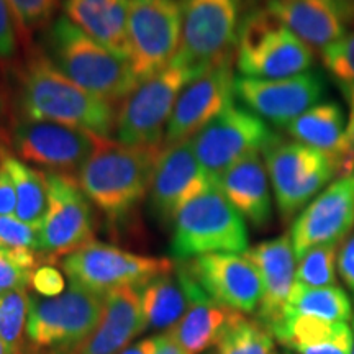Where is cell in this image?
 Wrapping results in <instances>:
<instances>
[{"mask_svg":"<svg viewBox=\"0 0 354 354\" xmlns=\"http://www.w3.org/2000/svg\"><path fill=\"white\" fill-rule=\"evenodd\" d=\"M20 117L61 123L110 138L117 110L66 77L43 53L35 51L19 74Z\"/></svg>","mask_w":354,"mask_h":354,"instance_id":"1","label":"cell"},{"mask_svg":"<svg viewBox=\"0 0 354 354\" xmlns=\"http://www.w3.org/2000/svg\"><path fill=\"white\" fill-rule=\"evenodd\" d=\"M46 56L66 77L100 99L118 104L138 87L130 61L102 46L68 17L48 30Z\"/></svg>","mask_w":354,"mask_h":354,"instance_id":"2","label":"cell"},{"mask_svg":"<svg viewBox=\"0 0 354 354\" xmlns=\"http://www.w3.org/2000/svg\"><path fill=\"white\" fill-rule=\"evenodd\" d=\"M162 149L131 148L107 138L84 165L77 183L109 218H122L143 201Z\"/></svg>","mask_w":354,"mask_h":354,"instance_id":"3","label":"cell"},{"mask_svg":"<svg viewBox=\"0 0 354 354\" xmlns=\"http://www.w3.org/2000/svg\"><path fill=\"white\" fill-rule=\"evenodd\" d=\"M105 294L69 282L57 297L30 294L26 354H71L94 333Z\"/></svg>","mask_w":354,"mask_h":354,"instance_id":"4","label":"cell"},{"mask_svg":"<svg viewBox=\"0 0 354 354\" xmlns=\"http://www.w3.org/2000/svg\"><path fill=\"white\" fill-rule=\"evenodd\" d=\"M201 73L203 71L174 57L167 68L138 84L117 110L115 135L118 143L131 148H165L176 102L184 87Z\"/></svg>","mask_w":354,"mask_h":354,"instance_id":"5","label":"cell"},{"mask_svg":"<svg viewBox=\"0 0 354 354\" xmlns=\"http://www.w3.org/2000/svg\"><path fill=\"white\" fill-rule=\"evenodd\" d=\"M171 253L176 259H194L203 254L248 251L246 220L214 187L189 201L172 220Z\"/></svg>","mask_w":354,"mask_h":354,"instance_id":"6","label":"cell"},{"mask_svg":"<svg viewBox=\"0 0 354 354\" xmlns=\"http://www.w3.org/2000/svg\"><path fill=\"white\" fill-rule=\"evenodd\" d=\"M312 50L268 10L243 21L236 41V68L243 77L282 79L310 71Z\"/></svg>","mask_w":354,"mask_h":354,"instance_id":"7","label":"cell"},{"mask_svg":"<svg viewBox=\"0 0 354 354\" xmlns=\"http://www.w3.org/2000/svg\"><path fill=\"white\" fill-rule=\"evenodd\" d=\"M263 154L279 214L286 221L300 214L338 176L328 154L299 141L276 136Z\"/></svg>","mask_w":354,"mask_h":354,"instance_id":"8","label":"cell"},{"mask_svg":"<svg viewBox=\"0 0 354 354\" xmlns=\"http://www.w3.org/2000/svg\"><path fill=\"white\" fill-rule=\"evenodd\" d=\"M183 33L176 57L198 71L232 63L241 0H180Z\"/></svg>","mask_w":354,"mask_h":354,"instance_id":"9","label":"cell"},{"mask_svg":"<svg viewBox=\"0 0 354 354\" xmlns=\"http://www.w3.org/2000/svg\"><path fill=\"white\" fill-rule=\"evenodd\" d=\"M63 269L69 282L97 294H107L120 287L141 289L153 279L171 272L174 263L94 241L64 256Z\"/></svg>","mask_w":354,"mask_h":354,"instance_id":"10","label":"cell"},{"mask_svg":"<svg viewBox=\"0 0 354 354\" xmlns=\"http://www.w3.org/2000/svg\"><path fill=\"white\" fill-rule=\"evenodd\" d=\"M180 33L183 8L179 0H130L128 61L138 84L174 61Z\"/></svg>","mask_w":354,"mask_h":354,"instance_id":"11","label":"cell"},{"mask_svg":"<svg viewBox=\"0 0 354 354\" xmlns=\"http://www.w3.org/2000/svg\"><path fill=\"white\" fill-rule=\"evenodd\" d=\"M107 138L61 123L30 120L13 122L10 143L17 156L48 172L73 176L97 153Z\"/></svg>","mask_w":354,"mask_h":354,"instance_id":"12","label":"cell"},{"mask_svg":"<svg viewBox=\"0 0 354 354\" xmlns=\"http://www.w3.org/2000/svg\"><path fill=\"white\" fill-rule=\"evenodd\" d=\"M274 138L263 118L233 104L190 141L201 165L215 179L243 158L264 151Z\"/></svg>","mask_w":354,"mask_h":354,"instance_id":"13","label":"cell"},{"mask_svg":"<svg viewBox=\"0 0 354 354\" xmlns=\"http://www.w3.org/2000/svg\"><path fill=\"white\" fill-rule=\"evenodd\" d=\"M50 207L39 227V253L46 259L68 256L94 243L88 198L73 176L46 172Z\"/></svg>","mask_w":354,"mask_h":354,"instance_id":"14","label":"cell"},{"mask_svg":"<svg viewBox=\"0 0 354 354\" xmlns=\"http://www.w3.org/2000/svg\"><path fill=\"white\" fill-rule=\"evenodd\" d=\"M325 92V79L307 71L299 76L282 79L236 77L234 95L248 110L264 122L287 128L295 118L317 105Z\"/></svg>","mask_w":354,"mask_h":354,"instance_id":"15","label":"cell"},{"mask_svg":"<svg viewBox=\"0 0 354 354\" xmlns=\"http://www.w3.org/2000/svg\"><path fill=\"white\" fill-rule=\"evenodd\" d=\"M354 228V174L326 185L297 215L290 228L295 258L322 245H339Z\"/></svg>","mask_w":354,"mask_h":354,"instance_id":"16","label":"cell"},{"mask_svg":"<svg viewBox=\"0 0 354 354\" xmlns=\"http://www.w3.org/2000/svg\"><path fill=\"white\" fill-rule=\"evenodd\" d=\"M234 77L232 63L209 68L180 92L166 130L165 146L192 140L198 131L233 105Z\"/></svg>","mask_w":354,"mask_h":354,"instance_id":"17","label":"cell"},{"mask_svg":"<svg viewBox=\"0 0 354 354\" xmlns=\"http://www.w3.org/2000/svg\"><path fill=\"white\" fill-rule=\"evenodd\" d=\"M214 187L215 179L197 159L192 141L167 145L159 154L149 187L154 214L172 223L185 203Z\"/></svg>","mask_w":354,"mask_h":354,"instance_id":"18","label":"cell"},{"mask_svg":"<svg viewBox=\"0 0 354 354\" xmlns=\"http://www.w3.org/2000/svg\"><path fill=\"white\" fill-rule=\"evenodd\" d=\"M189 272L212 299L241 313L258 310L263 294L253 261L238 253H214L190 259Z\"/></svg>","mask_w":354,"mask_h":354,"instance_id":"19","label":"cell"},{"mask_svg":"<svg viewBox=\"0 0 354 354\" xmlns=\"http://www.w3.org/2000/svg\"><path fill=\"white\" fill-rule=\"evenodd\" d=\"M266 10L317 50L344 37L354 24V0H268Z\"/></svg>","mask_w":354,"mask_h":354,"instance_id":"20","label":"cell"},{"mask_svg":"<svg viewBox=\"0 0 354 354\" xmlns=\"http://www.w3.org/2000/svg\"><path fill=\"white\" fill-rule=\"evenodd\" d=\"M258 268L263 294L256 312L258 322L274 333L284 320V312L290 292L295 286V258L290 234L274 238L248 248L245 253Z\"/></svg>","mask_w":354,"mask_h":354,"instance_id":"21","label":"cell"},{"mask_svg":"<svg viewBox=\"0 0 354 354\" xmlns=\"http://www.w3.org/2000/svg\"><path fill=\"white\" fill-rule=\"evenodd\" d=\"M146 330L138 287H120L105 294L100 322L71 354H118Z\"/></svg>","mask_w":354,"mask_h":354,"instance_id":"22","label":"cell"},{"mask_svg":"<svg viewBox=\"0 0 354 354\" xmlns=\"http://www.w3.org/2000/svg\"><path fill=\"white\" fill-rule=\"evenodd\" d=\"M215 187L254 227L264 228L272 218V198L264 159L253 153L215 177Z\"/></svg>","mask_w":354,"mask_h":354,"instance_id":"23","label":"cell"},{"mask_svg":"<svg viewBox=\"0 0 354 354\" xmlns=\"http://www.w3.org/2000/svg\"><path fill=\"white\" fill-rule=\"evenodd\" d=\"M64 17L102 46L128 59L130 0H64Z\"/></svg>","mask_w":354,"mask_h":354,"instance_id":"24","label":"cell"},{"mask_svg":"<svg viewBox=\"0 0 354 354\" xmlns=\"http://www.w3.org/2000/svg\"><path fill=\"white\" fill-rule=\"evenodd\" d=\"M197 281L185 263L162 274L140 289L146 330L167 331L183 320L192 304Z\"/></svg>","mask_w":354,"mask_h":354,"instance_id":"25","label":"cell"},{"mask_svg":"<svg viewBox=\"0 0 354 354\" xmlns=\"http://www.w3.org/2000/svg\"><path fill=\"white\" fill-rule=\"evenodd\" d=\"M272 336L294 354H351L353 348V326L349 322H330L317 317H286Z\"/></svg>","mask_w":354,"mask_h":354,"instance_id":"26","label":"cell"},{"mask_svg":"<svg viewBox=\"0 0 354 354\" xmlns=\"http://www.w3.org/2000/svg\"><path fill=\"white\" fill-rule=\"evenodd\" d=\"M236 313L212 299L197 282L192 304L183 320L171 328L172 335L185 354H202L218 344Z\"/></svg>","mask_w":354,"mask_h":354,"instance_id":"27","label":"cell"},{"mask_svg":"<svg viewBox=\"0 0 354 354\" xmlns=\"http://www.w3.org/2000/svg\"><path fill=\"white\" fill-rule=\"evenodd\" d=\"M344 128H346V118L339 104L318 102L289 123L286 130L299 143L312 146L328 156H333L343 140Z\"/></svg>","mask_w":354,"mask_h":354,"instance_id":"28","label":"cell"},{"mask_svg":"<svg viewBox=\"0 0 354 354\" xmlns=\"http://www.w3.org/2000/svg\"><path fill=\"white\" fill-rule=\"evenodd\" d=\"M2 162L15 185V216L25 223L39 228L50 207V185H48L46 172L35 169L10 154Z\"/></svg>","mask_w":354,"mask_h":354,"instance_id":"29","label":"cell"},{"mask_svg":"<svg viewBox=\"0 0 354 354\" xmlns=\"http://www.w3.org/2000/svg\"><path fill=\"white\" fill-rule=\"evenodd\" d=\"M354 304L338 286L305 287L295 284L286 305V317L305 315L330 322H351Z\"/></svg>","mask_w":354,"mask_h":354,"instance_id":"30","label":"cell"},{"mask_svg":"<svg viewBox=\"0 0 354 354\" xmlns=\"http://www.w3.org/2000/svg\"><path fill=\"white\" fill-rule=\"evenodd\" d=\"M215 348V354H272L274 336L263 323L238 312Z\"/></svg>","mask_w":354,"mask_h":354,"instance_id":"31","label":"cell"},{"mask_svg":"<svg viewBox=\"0 0 354 354\" xmlns=\"http://www.w3.org/2000/svg\"><path fill=\"white\" fill-rule=\"evenodd\" d=\"M28 289L0 295V342L8 354H26V322H28Z\"/></svg>","mask_w":354,"mask_h":354,"instance_id":"32","label":"cell"},{"mask_svg":"<svg viewBox=\"0 0 354 354\" xmlns=\"http://www.w3.org/2000/svg\"><path fill=\"white\" fill-rule=\"evenodd\" d=\"M338 250V245H322L300 256L295 269V284L305 287L336 286Z\"/></svg>","mask_w":354,"mask_h":354,"instance_id":"33","label":"cell"},{"mask_svg":"<svg viewBox=\"0 0 354 354\" xmlns=\"http://www.w3.org/2000/svg\"><path fill=\"white\" fill-rule=\"evenodd\" d=\"M44 256L25 248H0V295L28 289Z\"/></svg>","mask_w":354,"mask_h":354,"instance_id":"34","label":"cell"},{"mask_svg":"<svg viewBox=\"0 0 354 354\" xmlns=\"http://www.w3.org/2000/svg\"><path fill=\"white\" fill-rule=\"evenodd\" d=\"M326 73L338 86L354 84V32H349L320 50Z\"/></svg>","mask_w":354,"mask_h":354,"instance_id":"35","label":"cell"},{"mask_svg":"<svg viewBox=\"0 0 354 354\" xmlns=\"http://www.w3.org/2000/svg\"><path fill=\"white\" fill-rule=\"evenodd\" d=\"M59 2L61 0H8L21 37L28 39L33 32L43 28L55 15Z\"/></svg>","mask_w":354,"mask_h":354,"instance_id":"36","label":"cell"},{"mask_svg":"<svg viewBox=\"0 0 354 354\" xmlns=\"http://www.w3.org/2000/svg\"><path fill=\"white\" fill-rule=\"evenodd\" d=\"M0 248H25L39 253V228L15 215H0Z\"/></svg>","mask_w":354,"mask_h":354,"instance_id":"37","label":"cell"},{"mask_svg":"<svg viewBox=\"0 0 354 354\" xmlns=\"http://www.w3.org/2000/svg\"><path fill=\"white\" fill-rule=\"evenodd\" d=\"M19 26L8 0H0V64L13 59L19 50Z\"/></svg>","mask_w":354,"mask_h":354,"instance_id":"38","label":"cell"},{"mask_svg":"<svg viewBox=\"0 0 354 354\" xmlns=\"http://www.w3.org/2000/svg\"><path fill=\"white\" fill-rule=\"evenodd\" d=\"M32 287L41 297H57L66 290V281L59 269L51 264H43L33 272Z\"/></svg>","mask_w":354,"mask_h":354,"instance_id":"39","label":"cell"},{"mask_svg":"<svg viewBox=\"0 0 354 354\" xmlns=\"http://www.w3.org/2000/svg\"><path fill=\"white\" fill-rule=\"evenodd\" d=\"M330 158L333 159L336 174L339 177L354 174V113H349L342 143Z\"/></svg>","mask_w":354,"mask_h":354,"instance_id":"40","label":"cell"},{"mask_svg":"<svg viewBox=\"0 0 354 354\" xmlns=\"http://www.w3.org/2000/svg\"><path fill=\"white\" fill-rule=\"evenodd\" d=\"M339 277L351 292H354V232L344 238L338 250Z\"/></svg>","mask_w":354,"mask_h":354,"instance_id":"41","label":"cell"},{"mask_svg":"<svg viewBox=\"0 0 354 354\" xmlns=\"http://www.w3.org/2000/svg\"><path fill=\"white\" fill-rule=\"evenodd\" d=\"M17 192L7 167L0 162V215H15Z\"/></svg>","mask_w":354,"mask_h":354,"instance_id":"42","label":"cell"},{"mask_svg":"<svg viewBox=\"0 0 354 354\" xmlns=\"http://www.w3.org/2000/svg\"><path fill=\"white\" fill-rule=\"evenodd\" d=\"M156 342H158L156 354H185L183 351V348H180L174 339L172 330L162 331L161 335L156 336Z\"/></svg>","mask_w":354,"mask_h":354,"instance_id":"43","label":"cell"},{"mask_svg":"<svg viewBox=\"0 0 354 354\" xmlns=\"http://www.w3.org/2000/svg\"><path fill=\"white\" fill-rule=\"evenodd\" d=\"M158 342L156 338H146L141 342L131 344L130 348H125L120 354H156Z\"/></svg>","mask_w":354,"mask_h":354,"instance_id":"44","label":"cell"},{"mask_svg":"<svg viewBox=\"0 0 354 354\" xmlns=\"http://www.w3.org/2000/svg\"><path fill=\"white\" fill-rule=\"evenodd\" d=\"M6 117H7V105H6V97L0 92V146L7 148V143L10 141V135L3 130L6 127Z\"/></svg>","mask_w":354,"mask_h":354,"instance_id":"45","label":"cell"},{"mask_svg":"<svg viewBox=\"0 0 354 354\" xmlns=\"http://www.w3.org/2000/svg\"><path fill=\"white\" fill-rule=\"evenodd\" d=\"M339 91H342L343 99L346 100L349 113H354V84H348V86H338Z\"/></svg>","mask_w":354,"mask_h":354,"instance_id":"46","label":"cell"},{"mask_svg":"<svg viewBox=\"0 0 354 354\" xmlns=\"http://www.w3.org/2000/svg\"><path fill=\"white\" fill-rule=\"evenodd\" d=\"M8 156V153H7V148H3V146H0V162L3 161V159H6Z\"/></svg>","mask_w":354,"mask_h":354,"instance_id":"47","label":"cell"},{"mask_svg":"<svg viewBox=\"0 0 354 354\" xmlns=\"http://www.w3.org/2000/svg\"><path fill=\"white\" fill-rule=\"evenodd\" d=\"M351 354H354V313H353V348H351Z\"/></svg>","mask_w":354,"mask_h":354,"instance_id":"48","label":"cell"},{"mask_svg":"<svg viewBox=\"0 0 354 354\" xmlns=\"http://www.w3.org/2000/svg\"><path fill=\"white\" fill-rule=\"evenodd\" d=\"M0 354H8L7 353V349H6V346H3V343L0 342Z\"/></svg>","mask_w":354,"mask_h":354,"instance_id":"49","label":"cell"},{"mask_svg":"<svg viewBox=\"0 0 354 354\" xmlns=\"http://www.w3.org/2000/svg\"><path fill=\"white\" fill-rule=\"evenodd\" d=\"M272 354H292L290 351H274Z\"/></svg>","mask_w":354,"mask_h":354,"instance_id":"50","label":"cell"}]
</instances>
